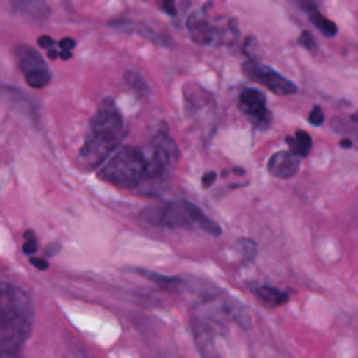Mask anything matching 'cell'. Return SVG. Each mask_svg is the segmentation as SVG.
I'll use <instances>...</instances> for the list:
<instances>
[{
  "label": "cell",
  "mask_w": 358,
  "mask_h": 358,
  "mask_svg": "<svg viewBox=\"0 0 358 358\" xmlns=\"http://www.w3.org/2000/svg\"><path fill=\"white\" fill-rule=\"evenodd\" d=\"M34 323L31 296L18 285L0 282V358L14 357L25 344Z\"/></svg>",
  "instance_id": "1"
},
{
  "label": "cell",
  "mask_w": 358,
  "mask_h": 358,
  "mask_svg": "<svg viewBox=\"0 0 358 358\" xmlns=\"http://www.w3.org/2000/svg\"><path fill=\"white\" fill-rule=\"evenodd\" d=\"M124 136L123 117L112 98H103L91 119L78 159L87 168L103 162Z\"/></svg>",
  "instance_id": "2"
},
{
  "label": "cell",
  "mask_w": 358,
  "mask_h": 358,
  "mask_svg": "<svg viewBox=\"0 0 358 358\" xmlns=\"http://www.w3.org/2000/svg\"><path fill=\"white\" fill-rule=\"evenodd\" d=\"M143 220L150 224L166 228H200L210 235H220V225L208 218L193 203L180 200L169 201L161 206L148 207L143 211Z\"/></svg>",
  "instance_id": "3"
},
{
  "label": "cell",
  "mask_w": 358,
  "mask_h": 358,
  "mask_svg": "<svg viewBox=\"0 0 358 358\" xmlns=\"http://www.w3.org/2000/svg\"><path fill=\"white\" fill-rule=\"evenodd\" d=\"M145 155L136 147L123 145L102 166L99 178L116 187L130 189L145 179Z\"/></svg>",
  "instance_id": "4"
},
{
  "label": "cell",
  "mask_w": 358,
  "mask_h": 358,
  "mask_svg": "<svg viewBox=\"0 0 358 358\" xmlns=\"http://www.w3.org/2000/svg\"><path fill=\"white\" fill-rule=\"evenodd\" d=\"M179 159V148L173 138H171L166 133L159 131L151 140L150 155L145 157L147 161V179L164 180L166 179L176 162Z\"/></svg>",
  "instance_id": "5"
},
{
  "label": "cell",
  "mask_w": 358,
  "mask_h": 358,
  "mask_svg": "<svg viewBox=\"0 0 358 358\" xmlns=\"http://www.w3.org/2000/svg\"><path fill=\"white\" fill-rule=\"evenodd\" d=\"M243 73L250 80L267 87L277 95H291L296 92V85L292 81L260 62L249 60L243 63Z\"/></svg>",
  "instance_id": "6"
},
{
  "label": "cell",
  "mask_w": 358,
  "mask_h": 358,
  "mask_svg": "<svg viewBox=\"0 0 358 358\" xmlns=\"http://www.w3.org/2000/svg\"><path fill=\"white\" fill-rule=\"evenodd\" d=\"M241 109L260 129H266L271 122V113L266 106V96L262 91L246 88L239 94Z\"/></svg>",
  "instance_id": "7"
},
{
  "label": "cell",
  "mask_w": 358,
  "mask_h": 358,
  "mask_svg": "<svg viewBox=\"0 0 358 358\" xmlns=\"http://www.w3.org/2000/svg\"><path fill=\"white\" fill-rule=\"evenodd\" d=\"M299 158L291 151H278L273 154L268 159L267 169L268 172L280 179L291 178L296 173L299 168Z\"/></svg>",
  "instance_id": "8"
},
{
  "label": "cell",
  "mask_w": 358,
  "mask_h": 358,
  "mask_svg": "<svg viewBox=\"0 0 358 358\" xmlns=\"http://www.w3.org/2000/svg\"><path fill=\"white\" fill-rule=\"evenodd\" d=\"M13 53L15 56V60H17V64H18L20 70L24 74H28V73L36 71V70L48 69L46 62L43 60L41 53L29 45H17V46L13 48Z\"/></svg>",
  "instance_id": "9"
},
{
  "label": "cell",
  "mask_w": 358,
  "mask_h": 358,
  "mask_svg": "<svg viewBox=\"0 0 358 358\" xmlns=\"http://www.w3.org/2000/svg\"><path fill=\"white\" fill-rule=\"evenodd\" d=\"M193 333H194L196 344H197L203 358H220L215 344H214L213 329L210 327L208 323L201 322V320H194Z\"/></svg>",
  "instance_id": "10"
},
{
  "label": "cell",
  "mask_w": 358,
  "mask_h": 358,
  "mask_svg": "<svg viewBox=\"0 0 358 358\" xmlns=\"http://www.w3.org/2000/svg\"><path fill=\"white\" fill-rule=\"evenodd\" d=\"M14 11L34 18L43 20L50 14V8L45 0H10Z\"/></svg>",
  "instance_id": "11"
},
{
  "label": "cell",
  "mask_w": 358,
  "mask_h": 358,
  "mask_svg": "<svg viewBox=\"0 0 358 358\" xmlns=\"http://www.w3.org/2000/svg\"><path fill=\"white\" fill-rule=\"evenodd\" d=\"M187 29L192 35V39L197 43H211L214 41V29L210 27V24L203 20L199 18L196 14H192L187 20Z\"/></svg>",
  "instance_id": "12"
},
{
  "label": "cell",
  "mask_w": 358,
  "mask_h": 358,
  "mask_svg": "<svg viewBox=\"0 0 358 358\" xmlns=\"http://www.w3.org/2000/svg\"><path fill=\"white\" fill-rule=\"evenodd\" d=\"M256 298L268 306H281L288 301V295L270 285H257L253 289Z\"/></svg>",
  "instance_id": "13"
},
{
  "label": "cell",
  "mask_w": 358,
  "mask_h": 358,
  "mask_svg": "<svg viewBox=\"0 0 358 358\" xmlns=\"http://www.w3.org/2000/svg\"><path fill=\"white\" fill-rule=\"evenodd\" d=\"M287 143L289 144V151L298 157H305L312 148V138L306 131H296L295 137H287Z\"/></svg>",
  "instance_id": "14"
},
{
  "label": "cell",
  "mask_w": 358,
  "mask_h": 358,
  "mask_svg": "<svg viewBox=\"0 0 358 358\" xmlns=\"http://www.w3.org/2000/svg\"><path fill=\"white\" fill-rule=\"evenodd\" d=\"M138 274H141L143 277L148 278L150 281H152L154 284H157L158 287L164 288V289H175L182 284V280L178 277H171V275H162L159 273L155 271H150V270H144V268H138L137 270Z\"/></svg>",
  "instance_id": "15"
},
{
  "label": "cell",
  "mask_w": 358,
  "mask_h": 358,
  "mask_svg": "<svg viewBox=\"0 0 358 358\" xmlns=\"http://www.w3.org/2000/svg\"><path fill=\"white\" fill-rule=\"evenodd\" d=\"M310 21L313 22V25L320 29L323 34H326L327 36H333L337 34V25L330 21L329 18L323 17L320 13H317L316 10L310 13Z\"/></svg>",
  "instance_id": "16"
},
{
  "label": "cell",
  "mask_w": 358,
  "mask_h": 358,
  "mask_svg": "<svg viewBox=\"0 0 358 358\" xmlns=\"http://www.w3.org/2000/svg\"><path fill=\"white\" fill-rule=\"evenodd\" d=\"M25 83L31 88H43L50 83V71L48 69L31 71L25 74Z\"/></svg>",
  "instance_id": "17"
},
{
  "label": "cell",
  "mask_w": 358,
  "mask_h": 358,
  "mask_svg": "<svg viewBox=\"0 0 358 358\" xmlns=\"http://www.w3.org/2000/svg\"><path fill=\"white\" fill-rule=\"evenodd\" d=\"M124 81L127 85H130L134 91H137L138 94H147L148 92V85L144 81V78L136 73V71H126L124 73Z\"/></svg>",
  "instance_id": "18"
},
{
  "label": "cell",
  "mask_w": 358,
  "mask_h": 358,
  "mask_svg": "<svg viewBox=\"0 0 358 358\" xmlns=\"http://www.w3.org/2000/svg\"><path fill=\"white\" fill-rule=\"evenodd\" d=\"M238 249L245 259H253L256 255V245L250 239H239Z\"/></svg>",
  "instance_id": "19"
},
{
  "label": "cell",
  "mask_w": 358,
  "mask_h": 358,
  "mask_svg": "<svg viewBox=\"0 0 358 358\" xmlns=\"http://www.w3.org/2000/svg\"><path fill=\"white\" fill-rule=\"evenodd\" d=\"M22 250L27 255H32L38 250V241H36V235L32 231H27L24 235V245H22Z\"/></svg>",
  "instance_id": "20"
},
{
  "label": "cell",
  "mask_w": 358,
  "mask_h": 358,
  "mask_svg": "<svg viewBox=\"0 0 358 358\" xmlns=\"http://www.w3.org/2000/svg\"><path fill=\"white\" fill-rule=\"evenodd\" d=\"M298 43L309 50H313L316 48V42H315V38L312 36V34L309 31H303L299 38H298Z\"/></svg>",
  "instance_id": "21"
},
{
  "label": "cell",
  "mask_w": 358,
  "mask_h": 358,
  "mask_svg": "<svg viewBox=\"0 0 358 358\" xmlns=\"http://www.w3.org/2000/svg\"><path fill=\"white\" fill-rule=\"evenodd\" d=\"M323 120H324V115H323L320 106H317V105L313 106V109L309 113V122L315 126H320L323 123Z\"/></svg>",
  "instance_id": "22"
},
{
  "label": "cell",
  "mask_w": 358,
  "mask_h": 358,
  "mask_svg": "<svg viewBox=\"0 0 358 358\" xmlns=\"http://www.w3.org/2000/svg\"><path fill=\"white\" fill-rule=\"evenodd\" d=\"M161 7H162V10H164V11H165L168 15H171V17L176 15L175 0H162V3H161Z\"/></svg>",
  "instance_id": "23"
},
{
  "label": "cell",
  "mask_w": 358,
  "mask_h": 358,
  "mask_svg": "<svg viewBox=\"0 0 358 358\" xmlns=\"http://www.w3.org/2000/svg\"><path fill=\"white\" fill-rule=\"evenodd\" d=\"M36 42H38V45H39L41 48H43V49H50V48L55 45L53 38H50V36H48V35L39 36Z\"/></svg>",
  "instance_id": "24"
},
{
  "label": "cell",
  "mask_w": 358,
  "mask_h": 358,
  "mask_svg": "<svg viewBox=\"0 0 358 358\" xmlns=\"http://www.w3.org/2000/svg\"><path fill=\"white\" fill-rule=\"evenodd\" d=\"M59 46L62 49H67V50H71L74 46H76V41L73 38H63L59 41Z\"/></svg>",
  "instance_id": "25"
},
{
  "label": "cell",
  "mask_w": 358,
  "mask_h": 358,
  "mask_svg": "<svg viewBox=\"0 0 358 358\" xmlns=\"http://www.w3.org/2000/svg\"><path fill=\"white\" fill-rule=\"evenodd\" d=\"M215 179H217V173H215V172H207V173L203 176V179H201L203 186H204V187L211 186V185L215 182Z\"/></svg>",
  "instance_id": "26"
},
{
  "label": "cell",
  "mask_w": 358,
  "mask_h": 358,
  "mask_svg": "<svg viewBox=\"0 0 358 358\" xmlns=\"http://www.w3.org/2000/svg\"><path fill=\"white\" fill-rule=\"evenodd\" d=\"M31 263L36 267V268H39V270H46L48 268V263H46V260H43V259H39V257H32L31 259Z\"/></svg>",
  "instance_id": "27"
},
{
  "label": "cell",
  "mask_w": 358,
  "mask_h": 358,
  "mask_svg": "<svg viewBox=\"0 0 358 358\" xmlns=\"http://www.w3.org/2000/svg\"><path fill=\"white\" fill-rule=\"evenodd\" d=\"M59 57L62 60H69V59H71V52L67 49H62V52L59 53Z\"/></svg>",
  "instance_id": "28"
},
{
  "label": "cell",
  "mask_w": 358,
  "mask_h": 358,
  "mask_svg": "<svg viewBox=\"0 0 358 358\" xmlns=\"http://www.w3.org/2000/svg\"><path fill=\"white\" fill-rule=\"evenodd\" d=\"M48 57H49L50 60H55L56 57H59V52H56L55 49H49V50H48Z\"/></svg>",
  "instance_id": "29"
},
{
  "label": "cell",
  "mask_w": 358,
  "mask_h": 358,
  "mask_svg": "<svg viewBox=\"0 0 358 358\" xmlns=\"http://www.w3.org/2000/svg\"><path fill=\"white\" fill-rule=\"evenodd\" d=\"M340 145H341V147H351V141H350V140H343V141L340 143Z\"/></svg>",
  "instance_id": "30"
},
{
  "label": "cell",
  "mask_w": 358,
  "mask_h": 358,
  "mask_svg": "<svg viewBox=\"0 0 358 358\" xmlns=\"http://www.w3.org/2000/svg\"><path fill=\"white\" fill-rule=\"evenodd\" d=\"M352 120H354V122H357V120H358V113H357V115H354V116H352Z\"/></svg>",
  "instance_id": "31"
}]
</instances>
